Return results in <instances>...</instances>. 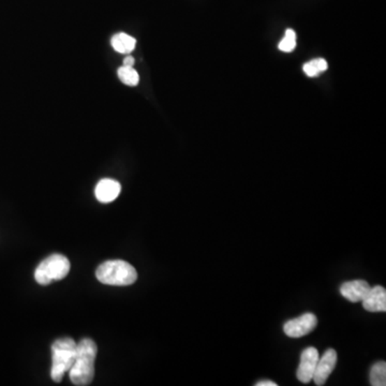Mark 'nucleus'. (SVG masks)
<instances>
[{
  "mask_svg": "<svg viewBox=\"0 0 386 386\" xmlns=\"http://www.w3.org/2000/svg\"><path fill=\"white\" fill-rule=\"evenodd\" d=\"M97 353V345L91 338H84L77 343V355L69 370L70 379L74 385L86 386L93 382Z\"/></svg>",
  "mask_w": 386,
  "mask_h": 386,
  "instance_id": "1",
  "label": "nucleus"
},
{
  "mask_svg": "<svg viewBox=\"0 0 386 386\" xmlns=\"http://www.w3.org/2000/svg\"><path fill=\"white\" fill-rule=\"evenodd\" d=\"M96 277L103 285L125 287L135 283L138 273L135 267L123 260L103 262L96 271Z\"/></svg>",
  "mask_w": 386,
  "mask_h": 386,
  "instance_id": "2",
  "label": "nucleus"
},
{
  "mask_svg": "<svg viewBox=\"0 0 386 386\" xmlns=\"http://www.w3.org/2000/svg\"><path fill=\"white\" fill-rule=\"evenodd\" d=\"M77 355V343L72 338H59L52 345L51 378L54 382L63 380L73 365Z\"/></svg>",
  "mask_w": 386,
  "mask_h": 386,
  "instance_id": "3",
  "label": "nucleus"
},
{
  "mask_svg": "<svg viewBox=\"0 0 386 386\" xmlns=\"http://www.w3.org/2000/svg\"><path fill=\"white\" fill-rule=\"evenodd\" d=\"M68 258L59 253H54L40 263L35 272L36 281L41 285H47L53 281L64 279L70 272Z\"/></svg>",
  "mask_w": 386,
  "mask_h": 386,
  "instance_id": "4",
  "label": "nucleus"
},
{
  "mask_svg": "<svg viewBox=\"0 0 386 386\" xmlns=\"http://www.w3.org/2000/svg\"><path fill=\"white\" fill-rule=\"evenodd\" d=\"M318 319L313 313H304L301 317L290 320L283 326L285 335L290 338H301L316 329Z\"/></svg>",
  "mask_w": 386,
  "mask_h": 386,
  "instance_id": "5",
  "label": "nucleus"
},
{
  "mask_svg": "<svg viewBox=\"0 0 386 386\" xmlns=\"http://www.w3.org/2000/svg\"><path fill=\"white\" fill-rule=\"evenodd\" d=\"M320 354L316 348L309 347L304 350L301 355V363L297 369V379L303 383L313 381V373L319 361Z\"/></svg>",
  "mask_w": 386,
  "mask_h": 386,
  "instance_id": "6",
  "label": "nucleus"
},
{
  "mask_svg": "<svg viewBox=\"0 0 386 386\" xmlns=\"http://www.w3.org/2000/svg\"><path fill=\"white\" fill-rule=\"evenodd\" d=\"M337 364V352L334 349L326 350L323 355L320 356L313 373V382L317 385H324L326 380L329 379Z\"/></svg>",
  "mask_w": 386,
  "mask_h": 386,
  "instance_id": "7",
  "label": "nucleus"
},
{
  "mask_svg": "<svg viewBox=\"0 0 386 386\" xmlns=\"http://www.w3.org/2000/svg\"><path fill=\"white\" fill-rule=\"evenodd\" d=\"M362 302L364 309L369 313H385L386 290L381 285L370 288L369 292Z\"/></svg>",
  "mask_w": 386,
  "mask_h": 386,
  "instance_id": "8",
  "label": "nucleus"
},
{
  "mask_svg": "<svg viewBox=\"0 0 386 386\" xmlns=\"http://www.w3.org/2000/svg\"><path fill=\"white\" fill-rule=\"evenodd\" d=\"M370 285L365 280H353V281L345 282L340 287V293L352 303L363 301L370 290Z\"/></svg>",
  "mask_w": 386,
  "mask_h": 386,
  "instance_id": "9",
  "label": "nucleus"
},
{
  "mask_svg": "<svg viewBox=\"0 0 386 386\" xmlns=\"http://www.w3.org/2000/svg\"><path fill=\"white\" fill-rule=\"evenodd\" d=\"M121 191V184L111 178H105L96 186L95 195L101 203H111L117 199Z\"/></svg>",
  "mask_w": 386,
  "mask_h": 386,
  "instance_id": "10",
  "label": "nucleus"
},
{
  "mask_svg": "<svg viewBox=\"0 0 386 386\" xmlns=\"http://www.w3.org/2000/svg\"><path fill=\"white\" fill-rule=\"evenodd\" d=\"M112 47L116 52L121 54H130L135 51L137 40L125 33H119L113 36L111 40Z\"/></svg>",
  "mask_w": 386,
  "mask_h": 386,
  "instance_id": "11",
  "label": "nucleus"
},
{
  "mask_svg": "<svg viewBox=\"0 0 386 386\" xmlns=\"http://www.w3.org/2000/svg\"><path fill=\"white\" fill-rule=\"evenodd\" d=\"M370 384L373 386L386 385L385 362H378L370 370Z\"/></svg>",
  "mask_w": 386,
  "mask_h": 386,
  "instance_id": "12",
  "label": "nucleus"
},
{
  "mask_svg": "<svg viewBox=\"0 0 386 386\" xmlns=\"http://www.w3.org/2000/svg\"><path fill=\"white\" fill-rule=\"evenodd\" d=\"M118 77L121 80V83L127 86H137L140 82V75L137 70L133 67H126L121 66L118 69Z\"/></svg>",
  "mask_w": 386,
  "mask_h": 386,
  "instance_id": "13",
  "label": "nucleus"
},
{
  "mask_svg": "<svg viewBox=\"0 0 386 386\" xmlns=\"http://www.w3.org/2000/svg\"><path fill=\"white\" fill-rule=\"evenodd\" d=\"M327 68H329V65H327V61L325 59L317 58V59H313V61L304 65L303 70L307 77H318L322 72L326 71Z\"/></svg>",
  "mask_w": 386,
  "mask_h": 386,
  "instance_id": "14",
  "label": "nucleus"
},
{
  "mask_svg": "<svg viewBox=\"0 0 386 386\" xmlns=\"http://www.w3.org/2000/svg\"><path fill=\"white\" fill-rule=\"evenodd\" d=\"M296 47V34L293 29H287L285 36L278 44V49L285 53H291Z\"/></svg>",
  "mask_w": 386,
  "mask_h": 386,
  "instance_id": "15",
  "label": "nucleus"
},
{
  "mask_svg": "<svg viewBox=\"0 0 386 386\" xmlns=\"http://www.w3.org/2000/svg\"><path fill=\"white\" fill-rule=\"evenodd\" d=\"M135 58L132 57V56L130 55L127 56V57L124 59L123 66H126V67H133V66H135Z\"/></svg>",
  "mask_w": 386,
  "mask_h": 386,
  "instance_id": "16",
  "label": "nucleus"
},
{
  "mask_svg": "<svg viewBox=\"0 0 386 386\" xmlns=\"http://www.w3.org/2000/svg\"><path fill=\"white\" fill-rule=\"evenodd\" d=\"M257 386H277V383H275V382L269 381V380H264V381H260L258 382L257 384H255Z\"/></svg>",
  "mask_w": 386,
  "mask_h": 386,
  "instance_id": "17",
  "label": "nucleus"
}]
</instances>
